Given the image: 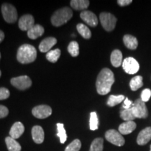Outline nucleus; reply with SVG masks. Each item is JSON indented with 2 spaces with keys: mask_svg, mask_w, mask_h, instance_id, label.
I'll return each mask as SVG.
<instances>
[{
  "mask_svg": "<svg viewBox=\"0 0 151 151\" xmlns=\"http://www.w3.org/2000/svg\"><path fill=\"white\" fill-rule=\"evenodd\" d=\"M71 6L75 10H85L90 5V1L88 0H71Z\"/></svg>",
  "mask_w": 151,
  "mask_h": 151,
  "instance_id": "nucleus-21",
  "label": "nucleus"
},
{
  "mask_svg": "<svg viewBox=\"0 0 151 151\" xmlns=\"http://www.w3.org/2000/svg\"><path fill=\"white\" fill-rule=\"evenodd\" d=\"M68 52L72 57H77L79 55V46L76 41H71L67 48Z\"/></svg>",
  "mask_w": 151,
  "mask_h": 151,
  "instance_id": "nucleus-31",
  "label": "nucleus"
},
{
  "mask_svg": "<svg viewBox=\"0 0 151 151\" xmlns=\"http://www.w3.org/2000/svg\"><path fill=\"white\" fill-rule=\"evenodd\" d=\"M24 131V127L23 124L20 122H16L13 124L11 127L10 132H9V135L13 139H16L20 137Z\"/></svg>",
  "mask_w": 151,
  "mask_h": 151,
  "instance_id": "nucleus-15",
  "label": "nucleus"
},
{
  "mask_svg": "<svg viewBox=\"0 0 151 151\" xmlns=\"http://www.w3.org/2000/svg\"><path fill=\"white\" fill-rule=\"evenodd\" d=\"M114 82L115 78L113 71L108 68L103 69L99 72L96 81V88L98 94L105 95L110 92Z\"/></svg>",
  "mask_w": 151,
  "mask_h": 151,
  "instance_id": "nucleus-1",
  "label": "nucleus"
},
{
  "mask_svg": "<svg viewBox=\"0 0 151 151\" xmlns=\"http://www.w3.org/2000/svg\"><path fill=\"white\" fill-rule=\"evenodd\" d=\"M81 18L90 27H96L98 24V19L96 15L90 11H83L80 14Z\"/></svg>",
  "mask_w": 151,
  "mask_h": 151,
  "instance_id": "nucleus-12",
  "label": "nucleus"
},
{
  "mask_svg": "<svg viewBox=\"0 0 151 151\" xmlns=\"http://www.w3.org/2000/svg\"><path fill=\"white\" fill-rule=\"evenodd\" d=\"M105 138L109 142L117 146H124L125 141L120 132L115 129L108 130L105 134Z\"/></svg>",
  "mask_w": 151,
  "mask_h": 151,
  "instance_id": "nucleus-7",
  "label": "nucleus"
},
{
  "mask_svg": "<svg viewBox=\"0 0 151 151\" xmlns=\"http://www.w3.org/2000/svg\"><path fill=\"white\" fill-rule=\"evenodd\" d=\"M104 139L102 138H97L92 141L89 151H103Z\"/></svg>",
  "mask_w": 151,
  "mask_h": 151,
  "instance_id": "nucleus-26",
  "label": "nucleus"
},
{
  "mask_svg": "<svg viewBox=\"0 0 151 151\" xmlns=\"http://www.w3.org/2000/svg\"><path fill=\"white\" fill-rule=\"evenodd\" d=\"M143 77L141 76H136L130 81L129 86L132 91H137L143 86Z\"/></svg>",
  "mask_w": 151,
  "mask_h": 151,
  "instance_id": "nucleus-23",
  "label": "nucleus"
},
{
  "mask_svg": "<svg viewBox=\"0 0 151 151\" xmlns=\"http://www.w3.org/2000/svg\"><path fill=\"white\" fill-rule=\"evenodd\" d=\"M100 22L104 29L107 32H111L116 27L117 18L109 13H101L99 15Z\"/></svg>",
  "mask_w": 151,
  "mask_h": 151,
  "instance_id": "nucleus-5",
  "label": "nucleus"
},
{
  "mask_svg": "<svg viewBox=\"0 0 151 151\" xmlns=\"http://www.w3.org/2000/svg\"><path fill=\"white\" fill-rule=\"evenodd\" d=\"M1 13L4 20L8 23H14L18 19L16 9L10 4L5 3L1 6Z\"/></svg>",
  "mask_w": 151,
  "mask_h": 151,
  "instance_id": "nucleus-4",
  "label": "nucleus"
},
{
  "mask_svg": "<svg viewBox=\"0 0 151 151\" xmlns=\"http://www.w3.org/2000/svg\"><path fill=\"white\" fill-rule=\"evenodd\" d=\"M10 96V92L6 88H0V100L6 99Z\"/></svg>",
  "mask_w": 151,
  "mask_h": 151,
  "instance_id": "nucleus-34",
  "label": "nucleus"
},
{
  "mask_svg": "<svg viewBox=\"0 0 151 151\" xmlns=\"http://www.w3.org/2000/svg\"><path fill=\"white\" fill-rule=\"evenodd\" d=\"M57 128H58L57 136L60 138L61 143H65V141H67V136L66 134L65 127H64V124L62 123H58L57 124Z\"/></svg>",
  "mask_w": 151,
  "mask_h": 151,
  "instance_id": "nucleus-29",
  "label": "nucleus"
},
{
  "mask_svg": "<svg viewBox=\"0 0 151 151\" xmlns=\"http://www.w3.org/2000/svg\"><path fill=\"white\" fill-rule=\"evenodd\" d=\"M32 114L37 118H46L52 114V109L48 105L37 106L32 109Z\"/></svg>",
  "mask_w": 151,
  "mask_h": 151,
  "instance_id": "nucleus-10",
  "label": "nucleus"
},
{
  "mask_svg": "<svg viewBox=\"0 0 151 151\" xmlns=\"http://www.w3.org/2000/svg\"><path fill=\"white\" fill-rule=\"evenodd\" d=\"M11 83L17 89L24 90L30 88L32 84V82L27 76H20L11 78Z\"/></svg>",
  "mask_w": 151,
  "mask_h": 151,
  "instance_id": "nucleus-8",
  "label": "nucleus"
},
{
  "mask_svg": "<svg viewBox=\"0 0 151 151\" xmlns=\"http://www.w3.org/2000/svg\"><path fill=\"white\" fill-rule=\"evenodd\" d=\"M123 42L125 46L131 50H135L138 46L137 39L134 36L129 35H124L123 37Z\"/></svg>",
  "mask_w": 151,
  "mask_h": 151,
  "instance_id": "nucleus-20",
  "label": "nucleus"
},
{
  "mask_svg": "<svg viewBox=\"0 0 151 151\" xmlns=\"http://www.w3.org/2000/svg\"><path fill=\"white\" fill-rule=\"evenodd\" d=\"M32 135L33 140L36 143L40 144L44 141V131L41 126H34L32 129Z\"/></svg>",
  "mask_w": 151,
  "mask_h": 151,
  "instance_id": "nucleus-16",
  "label": "nucleus"
},
{
  "mask_svg": "<svg viewBox=\"0 0 151 151\" xmlns=\"http://www.w3.org/2000/svg\"><path fill=\"white\" fill-rule=\"evenodd\" d=\"M151 96V90L148 88L143 90L141 94V99L142 100L143 102H147L149 101Z\"/></svg>",
  "mask_w": 151,
  "mask_h": 151,
  "instance_id": "nucleus-33",
  "label": "nucleus"
},
{
  "mask_svg": "<svg viewBox=\"0 0 151 151\" xmlns=\"http://www.w3.org/2000/svg\"><path fill=\"white\" fill-rule=\"evenodd\" d=\"M35 25V18L32 15L22 16L18 21L19 28L22 31H29Z\"/></svg>",
  "mask_w": 151,
  "mask_h": 151,
  "instance_id": "nucleus-11",
  "label": "nucleus"
},
{
  "mask_svg": "<svg viewBox=\"0 0 151 151\" xmlns=\"http://www.w3.org/2000/svg\"><path fill=\"white\" fill-rule=\"evenodd\" d=\"M4 39V33L3 32V31L0 30V43L2 42Z\"/></svg>",
  "mask_w": 151,
  "mask_h": 151,
  "instance_id": "nucleus-38",
  "label": "nucleus"
},
{
  "mask_svg": "<svg viewBox=\"0 0 151 151\" xmlns=\"http://www.w3.org/2000/svg\"><path fill=\"white\" fill-rule=\"evenodd\" d=\"M99 127V120H98L97 114L96 112H92L90 117V129L94 131L97 130Z\"/></svg>",
  "mask_w": 151,
  "mask_h": 151,
  "instance_id": "nucleus-30",
  "label": "nucleus"
},
{
  "mask_svg": "<svg viewBox=\"0 0 151 151\" xmlns=\"http://www.w3.org/2000/svg\"><path fill=\"white\" fill-rule=\"evenodd\" d=\"M57 43V39L54 37H48L44 39L39 44V49L41 52H48Z\"/></svg>",
  "mask_w": 151,
  "mask_h": 151,
  "instance_id": "nucleus-14",
  "label": "nucleus"
},
{
  "mask_svg": "<svg viewBox=\"0 0 151 151\" xmlns=\"http://www.w3.org/2000/svg\"><path fill=\"white\" fill-rule=\"evenodd\" d=\"M60 55H61V51H60V50L58 48H56L55 49V50H50V51L47 52L46 59L48 60L49 62H52V63H55L60 58Z\"/></svg>",
  "mask_w": 151,
  "mask_h": 151,
  "instance_id": "nucleus-25",
  "label": "nucleus"
},
{
  "mask_svg": "<svg viewBox=\"0 0 151 151\" xmlns=\"http://www.w3.org/2000/svg\"><path fill=\"white\" fill-rule=\"evenodd\" d=\"M73 16V11L69 7H64L56 11L51 17L52 25L60 27L62 24L67 23Z\"/></svg>",
  "mask_w": 151,
  "mask_h": 151,
  "instance_id": "nucleus-3",
  "label": "nucleus"
},
{
  "mask_svg": "<svg viewBox=\"0 0 151 151\" xmlns=\"http://www.w3.org/2000/svg\"><path fill=\"white\" fill-rule=\"evenodd\" d=\"M132 109L136 118H146L148 116V111L146 104L141 99V98L134 102Z\"/></svg>",
  "mask_w": 151,
  "mask_h": 151,
  "instance_id": "nucleus-6",
  "label": "nucleus"
},
{
  "mask_svg": "<svg viewBox=\"0 0 151 151\" xmlns=\"http://www.w3.org/2000/svg\"><path fill=\"white\" fill-rule=\"evenodd\" d=\"M0 59H1V53H0Z\"/></svg>",
  "mask_w": 151,
  "mask_h": 151,
  "instance_id": "nucleus-40",
  "label": "nucleus"
},
{
  "mask_svg": "<svg viewBox=\"0 0 151 151\" xmlns=\"http://www.w3.org/2000/svg\"><path fill=\"white\" fill-rule=\"evenodd\" d=\"M1 71H0V77H1Z\"/></svg>",
  "mask_w": 151,
  "mask_h": 151,
  "instance_id": "nucleus-39",
  "label": "nucleus"
},
{
  "mask_svg": "<svg viewBox=\"0 0 151 151\" xmlns=\"http://www.w3.org/2000/svg\"><path fill=\"white\" fill-rule=\"evenodd\" d=\"M5 142L6 144L7 148L9 151H20L21 150V146L17 142L16 139H13L11 137H6L5 139Z\"/></svg>",
  "mask_w": 151,
  "mask_h": 151,
  "instance_id": "nucleus-22",
  "label": "nucleus"
},
{
  "mask_svg": "<svg viewBox=\"0 0 151 151\" xmlns=\"http://www.w3.org/2000/svg\"><path fill=\"white\" fill-rule=\"evenodd\" d=\"M9 115V109L3 105H0V118H3Z\"/></svg>",
  "mask_w": 151,
  "mask_h": 151,
  "instance_id": "nucleus-35",
  "label": "nucleus"
},
{
  "mask_svg": "<svg viewBox=\"0 0 151 151\" xmlns=\"http://www.w3.org/2000/svg\"><path fill=\"white\" fill-rule=\"evenodd\" d=\"M133 105V104L128 98H125L124 100V104L122 105V108L124 109H128L132 108V106Z\"/></svg>",
  "mask_w": 151,
  "mask_h": 151,
  "instance_id": "nucleus-36",
  "label": "nucleus"
},
{
  "mask_svg": "<svg viewBox=\"0 0 151 151\" xmlns=\"http://www.w3.org/2000/svg\"><path fill=\"white\" fill-rule=\"evenodd\" d=\"M37 56V50L29 44H23L18 48L17 52V60L21 64L32 63L36 60Z\"/></svg>",
  "mask_w": 151,
  "mask_h": 151,
  "instance_id": "nucleus-2",
  "label": "nucleus"
},
{
  "mask_svg": "<svg viewBox=\"0 0 151 151\" xmlns=\"http://www.w3.org/2000/svg\"><path fill=\"white\" fill-rule=\"evenodd\" d=\"M122 68L128 74H135L140 69L139 62L133 58H127L122 62Z\"/></svg>",
  "mask_w": 151,
  "mask_h": 151,
  "instance_id": "nucleus-9",
  "label": "nucleus"
},
{
  "mask_svg": "<svg viewBox=\"0 0 151 151\" xmlns=\"http://www.w3.org/2000/svg\"><path fill=\"white\" fill-rule=\"evenodd\" d=\"M151 140V127L141 130L138 134L137 142L139 146H144Z\"/></svg>",
  "mask_w": 151,
  "mask_h": 151,
  "instance_id": "nucleus-13",
  "label": "nucleus"
},
{
  "mask_svg": "<svg viewBox=\"0 0 151 151\" xmlns=\"http://www.w3.org/2000/svg\"><path fill=\"white\" fill-rule=\"evenodd\" d=\"M117 3L118 4V5H120V6H125L129 5L130 4L132 3V0H118L117 1Z\"/></svg>",
  "mask_w": 151,
  "mask_h": 151,
  "instance_id": "nucleus-37",
  "label": "nucleus"
},
{
  "mask_svg": "<svg viewBox=\"0 0 151 151\" xmlns=\"http://www.w3.org/2000/svg\"><path fill=\"white\" fill-rule=\"evenodd\" d=\"M81 148V142L79 139H75L69 144L65 151H79Z\"/></svg>",
  "mask_w": 151,
  "mask_h": 151,
  "instance_id": "nucleus-32",
  "label": "nucleus"
},
{
  "mask_svg": "<svg viewBox=\"0 0 151 151\" xmlns=\"http://www.w3.org/2000/svg\"><path fill=\"white\" fill-rule=\"evenodd\" d=\"M111 62L115 67H119L122 64V54L120 50H114L111 55Z\"/></svg>",
  "mask_w": 151,
  "mask_h": 151,
  "instance_id": "nucleus-19",
  "label": "nucleus"
},
{
  "mask_svg": "<svg viewBox=\"0 0 151 151\" xmlns=\"http://www.w3.org/2000/svg\"><path fill=\"white\" fill-rule=\"evenodd\" d=\"M77 30H78V33L82 36L84 39H89L91 38L92 34L89 28L87 27L86 25H85L84 24L82 23H79L77 24Z\"/></svg>",
  "mask_w": 151,
  "mask_h": 151,
  "instance_id": "nucleus-24",
  "label": "nucleus"
},
{
  "mask_svg": "<svg viewBox=\"0 0 151 151\" xmlns=\"http://www.w3.org/2000/svg\"><path fill=\"white\" fill-rule=\"evenodd\" d=\"M125 97H124V95H111L110 97H109L108 101H107V105L109 106L113 107L119 104L120 103H121L123 100H124Z\"/></svg>",
  "mask_w": 151,
  "mask_h": 151,
  "instance_id": "nucleus-27",
  "label": "nucleus"
},
{
  "mask_svg": "<svg viewBox=\"0 0 151 151\" xmlns=\"http://www.w3.org/2000/svg\"><path fill=\"white\" fill-rule=\"evenodd\" d=\"M137 127V124L134 121H127L119 126L118 131L122 135H127L131 134Z\"/></svg>",
  "mask_w": 151,
  "mask_h": 151,
  "instance_id": "nucleus-17",
  "label": "nucleus"
},
{
  "mask_svg": "<svg viewBox=\"0 0 151 151\" xmlns=\"http://www.w3.org/2000/svg\"><path fill=\"white\" fill-rule=\"evenodd\" d=\"M120 118L122 120L127 121H133L136 118L134 115L133 111L132 109H123L120 111Z\"/></svg>",
  "mask_w": 151,
  "mask_h": 151,
  "instance_id": "nucleus-28",
  "label": "nucleus"
},
{
  "mask_svg": "<svg viewBox=\"0 0 151 151\" xmlns=\"http://www.w3.org/2000/svg\"><path fill=\"white\" fill-rule=\"evenodd\" d=\"M44 33V28L40 24H35L32 27L27 31V36L29 39H36L42 36Z\"/></svg>",
  "mask_w": 151,
  "mask_h": 151,
  "instance_id": "nucleus-18",
  "label": "nucleus"
},
{
  "mask_svg": "<svg viewBox=\"0 0 151 151\" xmlns=\"http://www.w3.org/2000/svg\"><path fill=\"white\" fill-rule=\"evenodd\" d=\"M150 151H151V146H150Z\"/></svg>",
  "mask_w": 151,
  "mask_h": 151,
  "instance_id": "nucleus-41",
  "label": "nucleus"
}]
</instances>
